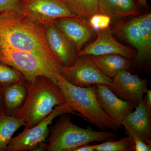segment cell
I'll use <instances>...</instances> for the list:
<instances>
[{"label": "cell", "mask_w": 151, "mask_h": 151, "mask_svg": "<svg viewBox=\"0 0 151 151\" xmlns=\"http://www.w3.org/2000/svg\"><path fill=\"white\" fill-rule=\"evenodd\" d=\"M0 45L33 53L60 64L47 45L44 27L23 15L0 12Z\"/></svg>", "instance_id": "6da1fadb"}, {"label": "cell", "mask_w": 151, "mask_h": 151, "mask_svg": "<svg viewBox=\"0 0 151 151\" xmlns=\"http://www.w3.org/2000/svg\"><path fill=\"white\" fill-rule=\"evenodd\" d=\"M26 84L24 102L12 115L22 119L25 128L29 129L45 119L55 106L66 101L59 86L45 76H38L34 81H26Z\"/></svg>", "instance_id": "7a4b0ae2"}, {"label": "cell", "mask_w": 151, "mask_h": 151, "mask_svg": "<svg viewBox=\"0 0 151 151\" xmlns=\"http://www.w3.org/2000/svg\"><path fill=\"white\" fill-rule=\"evenodd\" d=\"M56 84L71 110L78 112L86 121L103 131L108 129L117 131L122 129V124L111 119L101 107L92 86H74L63 76L58 77Z\"/></svg>", "instance_id": "3957f363"}, {"label": "cell", "mask_w": 151, "mask_h": 151, "mask_svg": "<svg viewBox=\"0 0 151 151\" xmlns=\"http://www.w3.org/2000/svg\"><path fill=\"white\" fill-rule=\"evenodd\" d=\"M69 113L59 116L55 124L50 127L47 151H73L78 147L93 142L114 140L119 135L113 131H94L73 124Z\"/></svg>", "instance_id": "277c9868"}, {"label": "cell", "mask_w": 151, "mask_h": 151, "mask_svg": "<svg viewBox=\"0 0 151 151\" xmlns=\"http://www.w3.org/2000/svg\"><path fill=\"white\" fill-rule=\"evenodd\" d=\"M0 62L20 72L29 82L34 81L38 76H44L56 84L58 77L62 76L63 68L59 63L33 53L1 45Z\"/></svg>", "instance_id": "5b68a950"}, {"label": "cell", "mask_w": 151, "mask_h": 151, "mask_svg": "<svg viewBox=\"0 0 151 151\" xmlns=\"http://www.w3.org/2000/svg\"><path fill=\"white\" fill-rule=\"evenodd\" d=\"M69 113L81 117L75 113L65 103L58 105L45 119L37 125L30 129L25 128L18 135L11 139L6 151H35L40 144L46 142L50 133V126L53 120L62 114Z\"/></svg>", "instance_id": "8992f818"}, {"label": "cell", "mask_w": 151, "mask_h": 151, "mask_svg": "<svg viewBox=\"0 0 151 151\" xmlns=\"http://www.w3.org/2000/svg\"><path fill=\"white\" fill-rule=\"evenodd\" d=\"M20 5L22 15L41 25L63 18L79 17L63 0H20Z\"/></svg>", "instance_id": "52a82bcc"}, {"label": "cell", "mask_w": 151, "mask_h": 151, "mask_svg": "<svg viewBox=\"0 0 151 151\" xmlns=\"http://www.w3.org/2000/svg\"><path fill=\"white\" fill-rule=\"evenodd\" d=\"M62 75L69 83L78 87H89L96 84L110 86L112 81V78L96 66L89 55L78 57L73 65L63 67Z\"/></svg>", "instance_id": "ba28073f"}, {"label": "cell", "mask_w": 151, "mask_h": 151, "mask_svg": "<svg viewBox=\"0 0 151 151\" xmlns=\"http://www.w3.org/2000/svg\"><path fill=\"white\" fill-rule=\"evenodd\" d=\"M148 80L141 78L128 70L119 72L110 85V89L117 97L136 108L144 99L148 90Z\"/></svg>", "instance_id": "9c48e42d"}, {"label": "cell", "mask_w": 151, "mask_h": 151, "mask_svg": "<svg viewBox=\"0 0 151 151\" xmlns=\"http://www.w3.org/2000/svg\"><path fill=\"white\" fill-rule=\"evenodd\" d=\"M97 37L91 44L81 50L78 57L84 55L99 56L108 54H118L127 59H134V50L123 45L116 40L113 35V31L108 28L97 31Z\"/></svg>", "instance_id": "30bf717a"}, {"label": "cell", "mask_w": 151, "mask_h": 151, "mask_svg": "<svg viewBox=\"0 0 151 151\" xmlns=\"http://www.w3.org/2000/svg\"><path fill=\"white\" fill-rule=\"evenodd\" d=\"M45 25L47 43L58 61L64 67L73 65L78 53L70 41L55 23H49Z\"/></svg>", "instance_id": "8fae6325"}, {"label": "cell", "mask_w": 151, "mask_h": 151, "mask_svg": "<svg viewBox=\"0 0 151 151\" xmlns=\"http://www.w3.org/2000/svg\"><path fill=\"white\" fill-rule=\"evenodd\" d=\"M121 124L128 136L139 138L151 145V110L144 99L133 112L124 118Z\"/></svg>", "instance_id": "7c38bea8"}, {"label": "cell", "mask_w": 151, "mask_h": 151, "mask_svg": "<svg viewBox=\"0 0 151 151\" xmlns=\"http://www.w3.org/2000/svg\"><path fill=\"white\" fill-rule=\"evenodd\" d=\"M92 86L100 106L114 121L122 124L124 118L134 110V106L117 97L108 85L96 84Z\"/></svg>", "instance_id": "4fadbf2b"}, {"label": "cell", "mask_w": 151, "mask_h": 151, "mask_svg": "<svg viewBox=\"0 0 151 151\" xmlns=\"http://www.w3.org/2000/svg\"><path fill=\"white\" fill-rule=\"evenodd\" d=\"M82 19L80 17L63 18L55 22L57 27L70 41L77 53L94 35V30Z\"/></svg>", "instance_id": "5bb4252c"}, {"label": "cell", "mask_w": 151, "mask_h": 151, "mask_svg": "<svg viewBox=\"0 0 151 151\" xmlns=\"http://www.w3.org/2000/svg\"><path fill=\"white\" fill-rule=\"evenodd\" d=\"M136 18L142 34V47L137 52L134 64L140 69L150 67L151 59V14H146Z\"/></svg>", "instance_id": "9a60e30c"}, {"label": "cell", "mask_w": 151, "mask_h": 151, "mask_svg": "<svg viewBox=\"0 0 151 151\" xmlns=\"http://www.w3.org/2000/svg\"><path fill=\"white\" fill-rule=\"evenodd\" d=\"M100 13L111 18L120 19L137 16L139 9L134 0H99Z\"/></svg>", "instance_id": "2e32d148"}, {"label": "cell", "mask_w": 151, "mask_h": 151, "mask_svg": "<svg viewBox=\"0 0 151 151\" xmlns=\"http://www.w3.org/2000/svg\"><path fill=\"white\" fill-rule=\"evenodd\" d=\"M100 70L111 78L123 70H128L132 65L131 60L118 54H108L99 56L89 55Z\"/></svg>", "instance_id": "e0dca14e"}, {"label": "cell", "mask_w": 151, "mask_h": 151, "mask_svg": "<svg viewBox=\"0 0 151 151\" xmlns=\"http://www.w3.org/2000/svg\"><path fill=\"white\" fill-rule=\"evenodd\" d=\"M26 81L16 82L1 88L5 112L12 115L22 105L27 94Z\"/></svg>", "instance_id": "ac0fdd59"}, {"label": "cell", "mask_w": 151, "mask_h": 151, "mask_svg": "<svg viewBox=\"0 0 151 151\" xmlns=\"http://www.w3.org/2000/svg\"><path fill=\"white\" fill-rule=\"evenodd\" d=\"M24 126L22 119L8 115L3 109L0 112V151H6L13 135L20 127Z\"/></svg>", "instance_id": "d6986e66"}, {"label": "cell", "mask_w": 151, "mask_h": 151, "mask_svg": "<svg viewBox=\"0 0 151 151\" xmlns=\"http://www.w3.org/2000/svg\"><path fill=\"white\" fill-rule=\"evenodd\" d=\"M71 10L81 18L89 19L100 13L99 0H63Z\"/></svg>", "instance_id": "ffe728a7"}, {"label": "cell", "mask_w": 151, "mask_h": 151, "mask_svg": "<svg viewBox=\"0 0 151 151\" xmlns=\"http://www.w3.org/2000/svg\"><path fill=\"white\" fill-rule=\"evenodd\" d=\"M119 28L122 35L139 52L142 47V34L136 17L122 24Z\"/></svg>", "instance_id": "44dd1931"}, {"label": "cell", "mask_w": 151, "mask_h": 151, "mask_svg": "<svg viewBox=\"0 0 151 151\" xmlns=\"http://www.w3.org/2000/svg\"><path fill=\"white\" fill-rule=\"evenodd\" d=\"M94 146L96 151H132L135 148L133 138L129 136L119 141L110 140Z\"/></svg>", "instance_id": "7402d4cb"}, {"label": "cell", "mask_w": 151, "mask_h": 151, "mask_svg": "<svg viewBox=\"0 0 151 151\" xmlns=\"http://www.w3.org/2000/svg\"><path fill=\"white\" fill-rule=\"evenodd\" d=\"M27 81L20 72L0 62V87L1 89L16 82Z\"/></svg>", "instance_id": "603a6c76"}, {"label": "cell", "mask_w": 151, "mask_h": 151, "mask_svg": "<svg viewBox=\"0 0 151 151\" xmlns=\"http://www.w3.org/2000/svg\"><path fill=\"white\" fill-rule=\"evenodd\" d=\"M111 18L106 15L101 13L94 14L88 19L89 25L94 30L106 29L109 27Z\"/></svg>", "instance_id": "cb8c5ba5"}, {"label": "cell", "mask_w": 151, "mask_h": 151, "mask_svg": "<svg viewBox=\"0 0 151 151\" xmlns=\"http://www.w3.org/2000/svg\"><path fill=\"white\" fill-rule=\"evenodd\" d=\"M20 1V0H0V12L22 15Z\"/></svg>", "instance_id": "d4e9b609"}, {"label": "cell", "mask_w": 151, "mask_h": 151, "mask_svg": "<svg viewBox=\"0 0 151 151\" xmlns=\"http://www.w3.org/2000/svg\"><path fill=\"white\" fill-rule=\"evenodd\" d=\"M135 144V151H151V145H149L137 138H133Z\"/></svg>", "instance_id": "484cf974"}, {"label": "cell", "mask_w": 151, "mask_h": 151, "mask_svg": "<svg viewBox=\"0 0 151 151\" xmlns=\"http://www.w3.org/2000/svg\"><path fill=\"white\" fill-rule=\"evenodd\" d=\"M94 145H84L81 146V147H78L77 148L73 150V151H94Z\"/></svg>", "instance_id": "4316f807"}, {"label": "cell", "mask_w": 151, "mask_h": 151, "mask_svg": "<svg viewBox=\"0 0 151 151\" xmlns=\"http://www.w3.org/2000/svg\"><path fill=\"white\" fill-rule=\"evenodd\" d=\"M144 100L150 110H151V90L148 89L145 96L144 97Z\"/></svg>", "instance_id": "83f0119b"}, {"label": "cell", "mask_w": 151, "mask_h": 151, "mask_svg": "<svg viewBox=\"0 0 151 151\" xmlns=\"http://www.w3.org/2000/svg\"><path fill=\"white\" fill-rule=\"evenodd\" d=\"M137 1L138 3L143 7L146 9H148V5L147 2V0H137Z\"/></svg>", "instance_id": "f1b7e54d"}, {"label": "cell", "mask_w": 151, "mask_h": 151, "mask_svg": "<svg viewBox=\"0 0 151 151\" xmlns=\"http://www.w3.org/2000/svg\"><path fill=\"white\" fill-rule=\"evenodd\" d=\"M3 109H4V103H3L2 93L1 89L0 87V112Z\"/></svg>", "instance_id": "f546056e"}]
</instances>
